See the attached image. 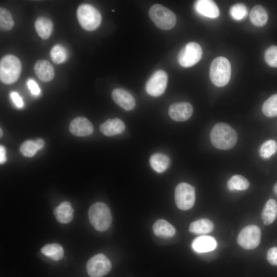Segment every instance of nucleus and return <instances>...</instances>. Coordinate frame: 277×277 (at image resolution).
<instances>
[{
  "label": "nucleus",
  "mask_w": 277,
  "mask_h": 277,
  "mask_svg": "<svg viewBox=\"0 0 277 277\" xmlns=\"http://www.w3.org/2000/svg\"><path fill=\"white\" fill-rule=\"evenodd\" d=\"M210 141L216 148L229 150L232 148L238 140L237 133L230 125L219 123L212 128L210 134Z\"/></svg>",
  "instance_id": "f257e3e1"
},
{
  "label": "nucleus",
  "mask_w": 277,
  "mask_h": 277,
  "mask_svg": "<svg viewBox=\"0 0 277 277\" xmlns=\"http://www.w3.org/2000/svg\"><path fill=\"white\" fill-rule=\"evenodd\" d=\"M88 217L91 224L99 231L107 230L110 226L112 215L108 206L102 202H96L90 207Z\"/></svg>",
  "instance_id": "f03ea898"
},
{
  "label": "nucleus",
  "mask_w": 277,
  "mask_h": 277,
  "mask_svg": "<svg viewBox=\"0 0 277 277\" xmlns=\"http://www.w3.org/2000/svg\"><path fill=\"white\" fill-rule=\"evenodd\" d=\"M230 76L231 65L226 57L219 56L212 61L209 68V77L213 84L223 87L228 83Z\"/></svg>",
  "instance_id": "7ed1b4c3"
},
{
  "label": "nucleus",
  "mask_w": 277,
  "mask_h": 277,
  "mask_svg": "<svg viewBox=\"0 0 277 277\" xmlns=\"http://www.w3.org/2000/svg\"><path fill=\"white\" fill-rule=\"evenodd\" d=\"M22 64L19 58L12 54L4 56L0 61V80L5 84L15 82L19 78Z\"/></svg>",
  "instance_id": "20e7f679"
},
{
  "label": "nucleus",
  "mask_w": 277,
  "mask_h": 277,
  "mask_svg": "<svg viewBox=\"0 0 277 277\" xmlns=\"http://www.w3.org/2000/svg\"><path fill=\"white\" fill-rule=\"evenodd\" d=\"M149 15L155 26L163 30H170L176 24V18L175 14L160 4L152 5L149 9Z\"/></svg>",
  "instance_id": "39448f33"
},
{
  "label": "nucleus",
  "mask_w": 277,
  "mask_h": 277,
  "mask_svg": "<svg viewBox=\"0 0 277 277\" xmlns=\"http://www.w3.org/2000/svg\"><path fill=\"white\" fill-rule=\"evenodd\" d=\"M76 15L81 26L87 31H93L100 26L101 14L94 6L83 4L77 8Z\"/></svg>",
  "instance_id": "423d86ee"
},
{
  "label": "nucleus",
  "mask_w": 277,
  "mask_h": 277,
  "mask_svg": "<svg viewBox=\"0 0 277 277\" xmlns=\"http://www.w3.org/2000/svg\"><path fill=\"white\" fill-rule=\"evenodd\" d=\"M174 199L176 205L180 209H190L193 207L195 202L194 187L186 183H179L175 189Z\"/></svg>",
  "instance_id": "0eeeda50"
},
{
  "label": "nucleus",
  "mask_w": 277,
  "mask_h": 277,
  "mask_svg": "<svg viewBox=\"0 0 277 277\" xmlns=\"http://www.w3.org/2000/svg\"><path fill=\"white\" fill-rule=\"evenodd\" d=\"M202 54L200 45L195 42H190L180 50L177 55L178 62L182 67H190L200 61Z\"/></svg>",
  "instance_id": "6e6552de"
},
{
  "label": "nucleus",
  "mask_w": 277,
  "mask_h": 277,
  "mask_svg": "<svg viewBox=\"0 0 277 277\" xmlns=\"http://www.w3.org/2000/svg\"><path fill=\"white\" fill-rule=\"evenodd\" d=\"M261 231L260 228L253 225H248L240 232L237 241L239 245L246 249L256 248L260 243Z\"/></svg>",
  "instance_id": "1a4fd4ad"
},
{
  "label": "nucleus",
  "mask_w": 277,
  "mask_h": 277,
  "mask_svg": "<svg viewBox=\"0 0 277 277\" xmlns=\"http://www.w3.org/2000/svg\"><path fill=\"white\" fill-rule=\"evenodd\" d=\"M111 269V263L103 253L91 258L86 265V269L90 277H102L108 273Z\"/></svg>",
  "instance_id": "9d476101"
},
{
  "label": "nucleus",
  "mask_w": 277,
  "mask_h": 277,
  "mask_svg": "<svg viewBox=\"0 0 277 277\" xmlns=\"http://www.w3.org/2000/svg\"><path fill=\"white\" fill-rule=\"evenodd\" d=\"M168 75L163 70L154 72L146 84V91L152 96L162 95L166 90L167 85Z\"/></svg>",
  "instance_id": "9b49d317"
},
{
  "label": "nucleus",
  "mask_w": 277,
  "mask_h": 277,
  "mask_svg": "<svg viewBox=\"0 0 277 277\" xmlns=\"http://www.w3.org/2000/svg\"><path fill=\"white\" fill-rule=\"evenodd\" d=\"M193 108L188 102H179L171 104L168 110L170 117L177 122L188 120L192 115Z\"/></svg>",
  "instance_id": "f8f14e48"
},
{
  "label": "nucleus",
  "mask_w": 277,
  "mask_h": 277,
  "mask_svg": "<svg viewBox=\"0 0 277 277\" xmlns=\"http://www.w3.org/2000/svg\"><path fill=\"white\" fill-rule=\"evenodd\" d=\"M69 131L77 136H85L91 134L93 131V126L87 118L77 117L73 119L69 125Z\"/></svg>",
  "instance_id": "ddd939ff"
},
{
  "label": "nucleus",
  "mask_w": 277,
  "mask_h": 277,
  "mask_svg": "<svg viewBox=\"0 0 277 277\" xmlns=\"http://www.w3.org/2000/svg\"><path fill=\"white\" fill-rule=\"evenodd\" d=\"M113 101L126 111L134 109L135 101L133 96L127 91L121 88H115L112 92Z\"/></svg>",
  "instance_id": "4468645a"
},
{
  "label": "nucleus",
  "mask_w": 277,
  "mask_h": 277,
  "mask_svg": "<svg viewBox=\"0 0 277 277\" xmlns=\"http://www.w3.org/2000/svg\"><path fill=\"white\" fill-rule=\"evenodd\" d=\"M125 129L124 122L118 118L108 119L100 126V131L108 136L121 134Z\"/></svg>",
  "instance_id": "2eb2a0df"
},
{
  "label": "nucleus",
  "mask_w": 277,
  "mask_h": 277,
  "mask_svg": "<svg viewBox=\"0 0 277 277\" xmlns=\"http://www.w3.org/2000/svg\"><path fill=\"white\" fill-rule=\"evenodd\" d=\"M34 71L38 78L45 82L51 81L55 74L52 65L45 60H38L35 63Z\"/></svg>",
  "instance_id": "dca6fc26"
},
{
  "label": "nucleus",
  "mask_w": 277,
  "mask_h": 277,
  "mask_svg": "<svg viewBox=\"0 0 277 277\" xmlns=\"http://www.w3.org/2000/svg\"><path fill=\"white\" fill-rule=\"evenodd\" d=\"M196 11L201 15L210 18H216L220 14L216 4L210 0H199L194 4Z\"/></svg>",
  "instance_id": "f3484780"
},
{
  "label": "nucleus",
  "mask_w": 277,
  "mask_h": 277,
  "mask_svg": "<svg viewBox=\"0 0 277 277\" xmlns=\"http://www.w3.org/2000/svg\"><path fill=\"white\" fill-rule=\"evenodd\" d=\"M53 214L58 222L62 224H67L73 219V209L69 202H63L54 209Z\"/></svg>",
  "instance_id": "a211bd4d"
},
{
  "label": "nucleus",
  "mask_w": 277,
  "mask_h": 277,
  "mask_svg": "<svg viewBox=\"0 0 277 277\" xmlns=\"http://www.w3.org/2000/svg\"><path fill=\"white\" fill-rule=\"evenodd\" d=\"M216 241L213 237L203 235L194 239L191 245L195 251L206 252L214 250L216 247Z\"/></svg>",
  "instance_id": "6ab92c4d"
},
{
  "label": "nucleus",
  "mask_w": 277,
  "mask_h": 277,
  "mask_svg": "<svg viewBox=\"0 0 277 277\" xmlns=\"http://www.w3.org/2000/svg\"><path fill=\"white\" fill-rule=\"evenodd\" d=\"M153 231L154 234L161 238H170L175 234V228L165 220H157L153 224Z\"/></svg>",
  "instance_id": "aec40b11"
},
{
  "label": "nucleus",
  "mask_w": 277,
  "mask_h": 277,
  "mask_svg": "<svg viewBox=\"0 0 277 277\" xmlns=\"http://www.w3.org/2000/svg\"><path fill=\"white\" fill-rule=\"evenodd\" d=\"M277 216V203L273 199H269L265 204L261 213L263 223L268 225L272 223Z\"/></svg>",
  "instance_id": "412c9836"
},
{
  "label": "nucleus",
  "mask_w": 277,
  "mask_h": 277,
  "mask_svg": "<svg viewBox=\"0 0 277 277\" xmlns=\"http://www.w3.org/2000/svg\"><path fill=\"white\" fill-rule=\"evenodd\" d=\"M151 167L157 172H164L170 163L169 157L162 153H156L152 154L149 160Z\"/></svg>",
  "instance_id": "4be33fe9"
},
{
  "label": "nucleus",
  "mask_w": 277,
  "mask_h": 277,
  "mask_svg": "<svg viewBox=\"0 0 277 277\" xmlns=\"http://www.w3.org/2000/svg\"><path fill=\"white\" fill-rule=\"evenodd\" d=\"M35 28L38 35L43 39H48L50 36L53 23L50 19L45 17H38L35 22Z\"/></svg>",
  "instance_id": "5701e85b"
},
{
  "label": "nucleus",
  "mask_w": 277,
  "mask_h": 277,
  "mask_svg": "<svg viewBox=\"0 0 277 277\" xmlns=\"http://www.w3.org/2000/svg\"><path fill=\"white\" fill-rule=\"evenodd\" d=\"M249 17L252 24L257 27L264 26L268 19L265 9L260 5H255L252 8L250 12Z\"/></svg>",
  "instance_id": "b1692460"
},
{
  "label": "nucleus",
  "mask_w": 277,
  "mask_h": 277,
  "mask_svg": "<svg viewBox=\"0 0 277 277\" xmlns=\"http://www.w3.org/2000/svg\"><path fill=\"white\" fill-rule=\"evenodd\" d=\"M213 223L209 219H201L191 223L189 226V231L195 234H206L213 229Z\"/></svg>",
  "instance_id": "393cba45"
},
{
  "label": "nucleus",
  "mask_w": 277,
  "mask_h": 277,
  "mask_svg": "<svg viewBox=\"0 0 277 277\" xmlns=\"http://www.w3.org/2000/svg\"><path fill=\"white\" fill-rule=\"evenodd\" d=\"M41 251L44 255L55 261L62 259L64 255L63 248L57 243L46 244L41 248Z\"/></svg>",
  "instance_id": "a878e982"
},
{
  "label": "nucleus",
  "mask_w": 277,
  "mask_h": 277,
  "mask_svg": "<svg viewBox=\"0 0 277 277\" xmlns=\"http://www.w3.org/2000/svg\"><path fill=\"white\" fill-rule=\"evenodd\" d=\"M249 185L248 180L239 174L232 176L227 182V187L230 190H245L249 188Z\"/></svg>",
  "instance_id": "bb28decb"
},
{
  "label": "nucleus",
  "mask_w": 277,
  "mask_h": 277,
  "mask_svg": "<svg viewBox=\"0 0 277 277\" xmlns=\"http://www.w3.org/2000/svg\"><path fill=\"white\" fill-rule=\"evenodd\" d=\"M262 110L267 117L277 116V93L273 94L264 102Z\"/></svg>",
  "instance_id": "cd10ccee"
},
{
  "label": "nucleus",
  "mask_w": 277,
  "mask_h": 277,
  "mask_svg": "<svg viewBox=\"0 0 277 277\" xmlns=\"http://www.w3.org/2000/svg\"><path fill=\"white\" fill-rule=\"evenodd\" d=\"M276 150V142L273 140H269L261 145L259 149V154L263 159H268L274 154Z\"/></svg>",
  "instance_id": "c85d7f7f"
},
{
  "label": "nucleus",
  "mask_w": 277,
  "mask_h": 277,
  "mask_svg": "<svg viewBox=\"0 0 277 277\" xmlns=\"http://www.w3.org/2000/svg\"><path fill=\"white\" fill-rule=\"evenodd\" d=\"M14 21L11 13L7 9L0 8V28L1 30L8 31L14 26Z\"/></svg>",
  "instance_id": "c756f323"
},
{
  "label": "nucleus",
  "mask_w": 277,
  "mask_h": 277,
  "mask_svg": "<svg viewBox=\"0 0 277 277\" xmlns=\"http://www.w3.org/2000/svg\"><path fill=\"white\" fill-rule=\"evenodd\" d=\"M67 55L66 50L60 45H56L53 46L50 51L52 61L57 64L64 62L67 58Z\"/></svg>",
  "instance_id": "7c9ffc66"
},
{
  "label": "nucleus",
  "mask_w": 277,
  "mask_h": 277,
  "mask_svg": "<svg viewBox=\"0 0 277 277\" xmlns=\"http://www.w3.org/2000/svg\"><path fill=\"white\" fill-rule=\"evenodd\" d=\"M229 14L234 19L239 21L247 16L248 10L246 6L243 3H236L230 7Z\"/></svg>",
  "instance_id": "2f4dec72"
},
{
  "label": "nucleus",
  "mask_w": 277,
  "mask_h": 277,
  "mask_svg": "<svg viewBox=\"0 0 277 277\" xmlns=\"http://www.w3.org/2000/svg\"><path fill=\"white\" fill-rule=\"evenodd\" d=\"M19 150L23 155L31 157L35 154L38 148L35 141L29 140L25 141L21 145Z\"/></svg>",
  "instance_id": "473e14b6"
},
{
  "label": "nucleus",
  "mask_w": 277,
  "mask_h": 277,
  "mask_svg": "<svg viewBox=\"0 0 277 277\" xmlns=\"http://www.w3.org/2000/svg\"><path fill=\"white\" fill-rule=\"evenodd\" d=\"M266 63L270 67H277V46H271L266 49L264 55Z\"/></svg>",
  "instance_id": "72a5a7b5"
},
{
  "label": "nucleus",
  "mask_w": 277,
  "mask_h": 277,
  "mask_svg": "<svg viewBox=\"0 0 277 277\" xmlns=\"http://www.w3.org/2000/svg\"><path fill=\"white\" fill-rule=\"evenodd\" d=\"M266 257L270 264L273 266H277V247H273L269 249Z\"/></svg>",
  "instance_id": "f704fd0d"
},
{
  "label": "nucleus",
  "mask_w": 277,
  "mask_h": 277,
  "mask_svg": "<svg viewBox=\"0 0 277 277\" xmlns=\"http://www.w3.org/2000/svg\"><path fill=\"white\" fill-rule=\"evenodd\" d=\"M27 85L32 95L38 96L40 94V88L37 84L33 80L29 79L27 82Z\"/></svg>",
  "instance_id": "c9c22d12"
},
{
  "label": "nucleus",
  "mask_w": 277,
  "mask_h": 277,
  "mask_svg": "<svg viewBox=\"0 0 277 277\" xmlns=\"http://www.w3.org/2000/svg\"><path fill=\"white\" fill-rule=\"evenodd\" d=\"M10 96L15 105L19 108H22L24 106V102L19 94L16 92L13 91L10 94Z\"/></svg>",
  "instance_id": "e433bc0d"
},
{
  "label": "nucleus",
  "mask_w": 277,
  "mask_h": 277,
  "mask_svg": "<svg viewBox=\"0 0 277 277\" xmlns=\"http://www.w3.org/2000/svg\"><path fill=\"white\" fill-rule=\"evenodd\" d=\"M7 161L6 156V149L5 148L1 145L0 146V163L1 164H4Z\"/></svg>",
  "instance_id": "4c0bfd02"
},
{
  "label": "nucleus",
  "mask_w": 277,
  "mask_h": 277,
  "mask_svg": "<svg viewBox=\"0 0 277 277\" xmlns=\"http://www.w3.org/2000/svg\"><path fill=\"white\" fill-rule=\"evenodd\" d=\"M36 145L38 148V150L43 148L45 145L44 141L41 138H38L35 141Z\"/></svg>",
  "instance_id": "58836bf2"
},
{
  "label": "nucleus",
  "mask_w": 277,
  "mask_h": 277,
  "mask_svg": "<svg viewBox=\"0 0 277 277\" xmlns=\"http://www.w3.org/2000/svg\"><path fill=\"white\" fill-rule=\"evenodd\" d=\"M273 191L277 194V183L273 186Z\"/></svg>",
  "instance_id": "ea45409f"
},
{
  "label": "nucleus",
  "mask_w": 277,
  "mask_h": 277,
  "mask_svg": "<svg viewBox=\"0 0 277 277\" xmlns=\"http://www.w3.org/2000/svg\"><path fill=\"white\" fill-rule=\"evenodd\" d=\"M0 131H1V137H2V136L3 135V131H2V129H1Z\"/></svg>",
  "instance_id": "a19ab883"
}]
</instances>
